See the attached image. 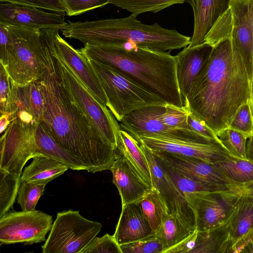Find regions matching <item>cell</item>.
Here are the masks:
<instances>
[{
    "label": "cell",
    "instance_id": "46",
    "mask_svg": "<svg viewBox=\"0 0 253 253\" xmlns=\"http://www.w3.org/2000/svg\"><path fill=\"white\" fill-rule=\"evenodd\" d=\"M197 235L198 230L195 229L186 238L166 250L163 253H190L195 246Z\"/></svg>",
    "mask_w": 253,
    "mask_h": 253
},
{
    "label": "cell",
    "instance_id": "47",
    "mask_svg": "<svg viewBox=\"0 0 253 253\" xmlns=\"http://www.w3.org/2000/svg\"><path fill=\"white\" fill-rule=\"evenodd\" d=\"M233 252L253 253V229L234 245Z\"/></svg>",
    "mask_w": 253,
    "mask_h": 253
},
{
    "label": "cell",
    "instance_id": "43",
    "mask_svg": "<svg viewBox=\"0 0 253 253\" xmlns=\"http://www.w3.org/2000/svg\"><path fill=\"white\" fill-rule=\"evenodd\" d=\"M69 16H76L109 3L110 0H61Z\"/></svg>",
    "mask_w": 253,
    "mask_h": 253
},
{
    "label": "cell",
    "instance_id": "40",
    "mask_svg": "<svg viewBox=\"0 0 253 253\" xmlns=\"http://www.w3.org/2000/svg\"><path fill=\"white\" fill-rule=\"evenodd\" d=\"M80 253H122L120 245L114 235L106 234L95 237Z\"/></svg>",
    "mask_w": 253,
    "mask_h": 253
},
{
    "label": "cell",
    "instance_id": "11",
    "mask_svg": "<svg viewBox=\"0 0 253 253\" xmlns=\"http://www.w3.org/2000/svg\"><path fill=\"white\" fill-rule=\"evenodd\" d=\"M52 224V216L40 211L7 212L0 217V244L45 241Z\"/></svg>",
    "mask_w": 253,
    "mask_h": 253
},
{
    "label": "cell",
    "instance_id": "49",
    "mask_svg": "<svg viewBox=\"0 0 253 253\" xmlns=\"http://www.w3.org/2000/svg\"><path fill=\"white\" fill-rule=\"evenodd\" d=\"M246 156L248 160L253 163V133L247 138Z\"/></svg>",
    "mask_w": 253,
    "mask_h": 253
},
{
    "label": "cell",
    "instance_id": "5",
    "mask_svg": "<svg viewBox=\"0 0 253 253\" xmlns=\"http://www.w3.org/2000/svg\"><path fill=\"white\" fill-rule=\"evenodd\" d=\"M10 43L5 57L0 61L15 83L24 84L40 79L47 58L54 46L58 29H35L6 26Z\"/></svg>",
    "mask_w": 253,
    "mask_h": 253
},
{
    "label": "cell",
    "instance_id": "22",
    "mask_svg": "<svg viewBox=\"0 0 253 253\" xmlns=\"http://www.w3.org/2000/svg\"><path fill=\"white\" fill-rule=\"evenodd\" d=\"M155 234L142 211L140 201L122 205V211L113 235L120 245Z\"/></svg>",
    "mask_w": 253,
    "mask_h": 253
},
{
    "label": "cell",
    "instance_id": "25",
    "mask_svg": "<svg viewBox=\"0 0 253 253\" xmlns=\"http://www.w3.org/2000/svg\"><path fill=\"white\" fill-rule=\"evenodd\" d=\"M228 226L233 247L253 229V194L248 190L239 198L228 220Z\"/></svg>",
    "mask_w": 253,
    "mask_h": 253
},
{
    "label": "cell",
    "instance_id": "14",
    "mask_svg": "<svg viewBox=\"0 0 253 253\" xmlns=\"http://www.w3.org/2000/svg\"><path fill=\"white\" fill-rule=\"evenodd\" d=\"M165 106H148L130 112L120 122L121 129L134 138L148 133H159L179 139L189 138L191 133L189 129L170 127L164 124L162 116Z\"/></svg>",
    "mask_w": 253,
    "mask_h": 253
},
{
    "label": "cell",
    "instance_id": "30",
    "mask_svg": "<svg viewBox=\"0 0 253 253\" xmlns=\"http://www.w3.org/2000/svg\"><path fill=\"white\" fill-rule=\"evenodd\" d=\"M214 165L226 177L238 184L245 186L253 182V163L247 159L231 156Z\"/></svg>",
    "mask_w": 253,
    "mask_h": 253
},
{
    "label": "cell",
    "instance_id": "8",
    "mask_svg": "<svg viewBox=\"0 0 253 253\" xmlns=\"http://www.w3.org/2000/svg\"><path fill=\"white\" fill-rule=\"evenodd\" d=\"M101 223L82 216L79 211L57 213L42 253H80L100 232Z\"/></svg>",
    "mask_w": 253,
    "mask_h": 253
},
{
    "label": "cell",
    "instance_id": "24",
    "mask_svg": "<svg viewBox=\"0 0 253 253\" xmlns=\"http://www.w3.org/2000/svg\"><path fill=\"white\" fill-rule=\"evenodd\" d=\"M35 140L39 156L52 158L66 165L73 170H86L84 164L58 144L41 122L35 130Z\"/></svg>",
    "mask_w": 253,
    "mask_h": 253
},
{
    "label": "cell",
    "instance_id": "28",
    "mask_svg": "<svg viewBox=\"0 0 253 253\" xmlns=\"http://www.w3.org/2000/svg\"><path fill=\"white\" fill-rule=\"evenodd\" d=\"M117 148L124 152L143 180L152 187L150 168L138 142L127 132L121 129Z\"/></svg>",
    "mask_w": 253,
    "mask_h": 253
},
{
    "label": "cell",
    "instance_id": "48",
    "mask_svg": "<svg viewBox=\"0 0 253 253\" xmlns=\"http://www.w3.org/2000/svg\"><path fill=\"white\" fill-rule=\"evenodd\" d=\"M10 40L8 28L0 23V61H2L9 45Z\"/></svg>",
    "mask_w": 253,
    "mask_h": 253
},
{
    "label": "cell",
    "instance_id": "3",
    "mask_svg": "<svg viewBox=\"0 0 253 253\" xmlns=\"http://www.w3.org/2000/svg\"><path fill=\"white\" fill-rule=\"evenodd\" d=\"M80 50L88 60L108 65L131 78L168 103L184 106L179 87L175 56L169 51L119 45H84Z\"/></svg>",
    "mask_w": 253,
    "mask_h": 253
},
{
    "label": "cell",
    "instance_id": "38",
    "mask_svg": "<svg viewBox=\"0 0 253 253\" xmlns=\"http://www.w3.org/2000/svg\"><path fill=\"white\" fill-rule=\"evenodd\" d=\"M122 253H163L164 247L156 234L120 245Z\"/></svg>",
    "mask_w": 253,
    "mask_h": 253
},
{
    "label": "cell",
    "instance_id": "23",
    "mask_svg": "<svg viewBox=\"0 0 253 253\" xmlns=\"http://www.w3.org/2000/svg\"><path fill=\"white\" fill-rule=\"evenodd\" d=\"M231 0H187L194 14V30L189 47L205 42L209 31L229 7Z\"/></svg>",
    "mask_w": 253,
    "mask_h": 253
},
{
    "label": "cell",
    "instance_id": "26",
    "mask_svg": "<svg viewBox=\"0 0 253 253\" xmlns=\"http://www.w3.org/2000/svg\"><path fill=\"white\" fill-rule=\"evenodd\" d=\"M69 169L65 164L44 156L33 158L32 163L22 173V181L46 185L52 180L62 175Z\"/></svg>",
    "mask_w": 253,
    "mask_h": 253
},
{
    "label": "cell",
    "instance_id": "50",
    "mask_svg": "<svg viewBox=\"0 0 253 253\" xmlns=\"http://www.w3.org/2000/svg\"><path fill=\"white\" fill-rule=\"evenodd\" d=\"M11 116L8 114L0 115V132L2 133L8 126L11 122Z\"/></svg>",
    "mask_w": 253,
    "mask_h": 253
},
{
    "label": "cell",
    "instance_id": "52",
    "mask_svg": "<svg viewBox=\"0 0 253 253\" xmlns=\"http://www.w3.org/2000/svg\"><path fill=\"white\" fill-rule=\"evenodd\" d=\"M245 187L249 191L253 194V182L245 185Z\"/></svg>",
    "mask_w": 253,
    "mask_h": 253
},
{
    "label": "cell",
    "instance_id": "41",
    "mask_svg": "<svg viewBox=\"0 0 253 253\" xmlns=\"http://www.w3.org/2000/svg\"><path fill=\"white\" fill-rule=\"evenodd\" d=\"M229 127L243 133L248 138L253 133V120L249 102L239 108Z\"/></svg>",
    "mask_w": 253,
    "mask_h": 253
},
{
    "label": "cell",
    "instance_id": "32",
    "mask_svg": "<svg viewBox=\"0 0 253 253\" xmlns=\"http://www.w3.org/2000/svg\"><path fill=\"white\" fill-rule=\"evenodd\" d=\"M140 202L144 215L156 233L164 217L168 213L158 190L153 186Z\"/></svg>",
    "mask_w": 253,
    "mask_h": 253
},
{
    "label": "cell",
    "instance_id": "18",
    "mask_svg": "<svg viewBox=\"0 0 253 253\" xmlns=\"http://www.w3.org/2000/svg\"><path fill=\"white\" fill-rule=\"evenodd\" d=\"M54 44L55 54L70 69L93 96L101 104L106 106L107 99L98 77L80 49L74 48L60 36L59 32L55 35Z\"/></svg>",
    "mask_w": 253,
    "mask_h": 253
},
{
    "label": "cell",
    "instance_id": "17",
    "mask_svg": "<svg viewBox=\"0 0 253 253\" xmlns=\"http://www.w3.org/2000/svg\"><path fill=\"white\" fill-rule=\"evenodd\" d=\"M65 13L7 2L0 3V23L35 29H58L67 24Z\"/></svg>",
    "mask_w": 253,
    "mask_h": 253
},
{
    "label": "cell",
    "instance_id": "36",
    "mask_svg": "<svg viewBox=\"0 0 253 253\" xmlns=\"http://www.w3.org/2000/svg\"><path fill=\"white\" fill-rule=\"evenodd\" d=\"M45 185L22 181L17 197V203L22 211L36 210V205L43 194Z\"/></svg>",
    "mask_w": 253,
    "mask_h": 253
},
{
    "label": "cell",
    "instance_id": "6",
    "mask_svg": "<svg viewBox=\"0 0 253 253\" xmlns=\"http://www.w3.org/2000/svg\"><path fill=\"white\" fill-rule=\"evenodd\" d=\"M87 60L100 82L107 99L106 106L118 122L135 110L168 103L118 70Z\"/></svg>",
    "mask_w": 253,
    "mask_h": 253
},
{
    "label": "cell",
    "instance_id": "7",
    "mask_svg": "<svg viewBox=\"0 0 253 253\" xmlns=\"http://www.w3.org/2000/svg\"><path fill=\"white\" fill-rule=\"evenodd\" d=\"M56 73L75 102L93 123L103 137L117 148L121 130L119 122L108 107L101 104L55 54Z\"/></svg>",
    "mask_w": 253,
    "mask_h": 253
},
{
    "label": "cell",
    "instance_id": "34",
    "mask_svg": "<svg viewBox=\"0 0 253 253\" xmlns=\"http://www.w3.org/2000/svg\"><path fill=\"white\" fill-rule=\"evenodd\" d=\"M21 183V176L0 169V217L12 208Z\"/></svg>",
    "mask_w": 253,
    "mask_h": 253
},
{
    "label": "cell",
    "instance_id": "21",
    "mask_svg": "<svg viewBox=\"0 0 253 253\" xmlns=\"http://www.w3.org/2000/svg\"><path fill=\"white\" fill-rule=\"evenodd\" d=\"M212 48L213 46L204 42L193 47L187 46L175 56L177 79L184 105L195 79Z\"/></svg>",
    "mask_w": 253,
    "mask_h": 253
},
{
    "label": "cell",
    "instance_id": "42",
    "mask_svg": "<svg viewBox=\"0 0 253 253\" xmlns=\"http://www.w3.org/2000/svg\"><path fill=\"white\" fill-rule=\"evenodd\" d=\"M0 115L12 112L11 79L2 63L0 62Z\"/></svg>",
    "mask_w": 253,
    "mask_h": 253
},
{
    "label": "cell",
    "instance_id": "29",
    "mask_svg": "<svg viewBox=\"0 0 253 253\" xmlns=\"http://www.w3.org/2000/svg\"><path fill=\"white\" fill-rule=\"evenodd\" d=\"M194 230L185 225L177 216L167 213L155 234L163 246V253L186 238Z\"/></svg>",
    "mask_w": 253,
    "mask_h": 253
},
{
    "label": "cell",
    "instance_id": "37",
    "mask_svg": "<svg viewBox=\"0 0 253 253\" xmlns=\"http://www.w3.org/2000/svg\"><path fill=\"white\" fill-rule=\"evenodd\" d=\"M232 29V15L229 8L214 23L205 38V42L212 46L229 38Z\"/></svg>",
    "mask_w": 253,
    "mask_h": 253
},
{
    "label": "cell",
    "instance_id": "10",
    "mask_svg": "<svg viewBox=\"0 0 253 253\" xmlns=\"http://www.w3.org/2000/svg\"><path fill=\"white\" fill-rule=\"evenodd\" d=\"M246 188L222 191L194 193L185 195L196 217V229H213L229 220Z\"/></svg>",
    "mask_w": 253,
    "mask_h": 253
},
{
    "label": "cell",
    "instance_id": "4",
    "mask_svg": "<svg viewBox=\"0 0 253 253\" xmlns=\"http://www.w3.org/2000/svg\"><path fill=\"white\" fill-rule=\"evenodd\" d=\"M65 37L75 39L84 45H119L132 43L140 47L170 51L188 46L191 38L175 29H167L157 23H142L136 16L84 22H71L61 30Z\"/></svg>",
    "mask_w": 253,
    "mask_h": 253
},
{
    "label": "cell",
    "instance_id": "20",
    "mask_svg": "<svg viewBox=\"0 0 253 253\" xmlns=\"http://www.w3.org/2000/svg\"><path fill=\"white\" fill-rule=\"evenodd\" d=\"M110 170L113 175V183L121 196L122 205L140 201L153 187L143 180L124 152L118 148Z\"/></svg>",
    "mask_w": 253,
    "mask_h": 253
},
{
    "label": "cell",
    "instance_id": "1",
    "mask_svg": "<svg viewBox=\"0 0 253 253\" xmlns=\"http://www.w3.org/2000/svg\"><path fill=\"white\" fill-rule=\"evenodd\" d=\"M251 81L230 38L213 47L186 98L185 106L215 133L229 127L250 99Z\"/></svg>",
    "mask_w": 253,
    "mask_h": 253
},
{
    "label": "cell",
    "instance_id": "45",
    "mask_svg": "<svg viewBox=\"0 0 253 253\" xmlns=\"http://www.w3.org/2000/svg\"><path fill=\"white\" fill-rule=\"evenodd\" d=\"M188 111L187 122L189 127L191 129L210 138H217L215 133L211 129L207 126L203 121L196 117L189 111L188 109Z\"/></svg>",
    "mask_w": 253,
    "mask_h": 253
},
{
    "label": "cell",
    "instance_id": "35",
    "mask_svg": "<svg viewBox=\"0 0 253 253\" xmlns=\"http://www.w3.org/2000/svg\"><path fill=\"white\" fill-rule=\"evenodd\" d=\"M215 135L231 155L247 159L246 149L248 137L245 135L229 127L219 130Z\"/></svg>",
    "mask_w": 253,
    "mask_h": 253
},
{
    "label": "cell",
    "instance_id": "51",
    "mask_svg": "<svg viewBox=\"0 0 253 253\" xmlns=\"http://www.w3.org/2000/svg\"><path fill=\"white\" fill-rule=\"evenodd\" d=\"M249 105L253 120V74L251 81V96L249 100Z\"/></svg>",
    "mask_w": 253,
    "mask_h": 253
},
{
    "label": "cell",
    "instance_id": "12",
    "mask_svg": "<svg viewBox=\"0 0 253 253\" xmlns=\"http://www.w3.org/2000/svg\"><path fill=\"white\" fill-rule=\"evenodd\" d=\"M135 139L153 151L176 154L211 163L222 162L232 156L217 138L194 141L159 133H148L140 135Z\"/></svg>",
    "mask_w": 253,
    "mask_h": 253
},
{
    "label": "cell",
    "instance_id": "19",
    "mask_svg": "<svg viewBox=\"0 0 253 253\" xmlns=\"http://www.w3.org/2000/svg\"><path fill=\"white\" fill-rule=\"evenodd\" d=\"M10 79L11 121L18 117L29 123L41 122L43 114L44 97L40 79L24 84H17Z\"/></svg>",
    "mask_w": 253,
    "mask_h": 253
},
{
    "label": "cell",
    "instance_id": "27",
    "mask_svg": "<svg viewBox=\"0 0 253 253\" xmlns=\"http://www.w3.org/2000/svg\"><path fill=\"white\" fill-rule=\"evenodd\" d=\"M190 253H233L228 221L213 229L198 231L195 246Z\"/></svg>",
    "mask_w": 253,
    "mask_h": 253
},
{
    "label": "cell",
    "instance_id": "44",
    "mask_svg": "<svg viewBox=\"0 0 253 253\" xmlns=\"http://www.w3.org/2000/svg\"><path fill=\"white\" fill-rule=\"evenodd\" d=\"M7 2L29 6L59 13H66V9L61 0H0Z\"/></svg>",
    "mask_w": 253,
    "mask_h": 253
},
{
    "label": "cell",
    "instance_id": "33",
    "mask_svg": "<svg viewBox=\"0 0 253 253\" xmlns=\"http://www.w3.org/2000/svg\"><path fill=\"white\" fill-rule=\"evenodd\" d=\"M187 0H110L109 3L137 16L143 13L158 12L172 5L182 4Z\"/></svg>",
    "mask_w": 253,
    "mask_h": 253
},
{
    "label": "cell",
    "instance_id": "31",
    "mask_svg": "<svg viewBox=\"0 0 253 253\" xmlns=\"http://www.w3.org/2000/svg\"><path fill=\"white\" fill-rule=\"evenodd\" d=\"M157 159V158H156ZM176 187L185 196L194 193L222 191L245 188L229 187L206 184L174 169L159 161Z\"/></svg>",
    "mask_w": 253,
    "mask_h": 253
},
{
    "label": "cell",
    "instance_id": "39",
    "mask_svg": "<svg viewBox=\"0 0 253 253\" xmlns=\"http://www.w3.org/2000/svg\"><path fill=\"white\" fill-rule=\"evenodd\" d=\"M165 108L162 120L165 125L170 127L190 128L187 122L188 111L185 106L179 107L167 103Z\"/></svg>",
    "mask_w": 253,
    "mask_h": 253
},
{
    "label": "cell",
    "instance_id": "2",
    "mask_svg": "<svg viewBox=\"0 0 253 253\" xmlns=\"http://www.w3.org/2000/svg\"><path fill=\"white\" fill-rule=\"evenodd\" d=\"M44 105L40 122L56 142L81 161L88 172L110 170L116 149L100 133L66 90L50 54L40 79Z\"/></svg>",
    "mask_w": 253,
    "mask_h": 253
},
{
    "label": "cell",
    "instance_id": "13",
    "mask_svg": "<svg viewBox=\"0 0 253 253\" xmlns=\"http://www.w3.org/2000/svg\"><path fill=\"white\" fill-rule=\"evenodd\" d=\"M138 142L147 159L153 186L158 190L168 213L177 216L185 225L195 230V212L185 196L176 187L152 151L143 143Z\"/></svg>",
    "mask_w": 253,
    "mask_h": 253
},
{
    "label": "cell",
    "instance_id": "15",
    "mask_svg": "<svg viewBox=\"0 0 253 253\" xmlns=\"http://www.w3.org/2000/svg\"><path fill=\"white\" fill-rule=\"evenodd\" d=\"M152 152L162 164L201 183L217 186L245 187L229 179L214 163L167 152Z\"/></svg>",
    "mask_w": 253,
    "mask_h": 253
},
{
    "label": "cell",
    "instance_id": "9",
    "mask_svg": "<svg viewBox=\"0 0 253 253\" xmlns=\"http://www.w3.org/2000/svg\"><path fill=\"white\" fill-rule=\"evenodd\" d=\"M38 123L12 120L0 139V169L21 176L24 166L38 156L35 140Z\"/></svg>",
    "mask_w": 253,
    "mask_h": 253
},
{
    "label": "cell",
    "instance_id": "16",
    "mask_svg": "<svg viewBox=\"0 0 253 253\" xmlns=\"http://www.w3.org/2000/svg\"><path fill=\"white\" fill-rule=\"evenodd\" d=\"M231 41L241 55L249 78L253 74V0H231Z\"/></svg>",
    "mask_w": 253,
    "mask_h": 253
}]
</instances>
